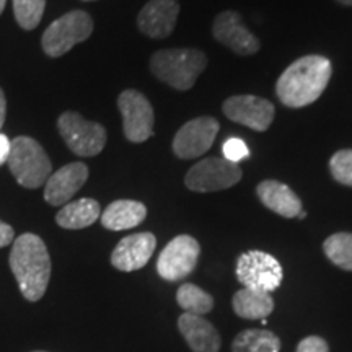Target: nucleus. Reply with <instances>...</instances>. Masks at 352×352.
<instances>
[{"instance_id": "obj_1", "label": "nucleus", "mask_w": 352, "mask_h": 352, "mask_svg": "<svg viewBox=\"0 0 352 352\" xmlns=\"http://www.w3.org/2000/svg\"><path fill=\"white\" fill-rule=\"evenodd\" d=\"M331 60L323 56H305L284 70L276 83L280 103L289 108H303L320 98L331 78Z\"/></svg>"}, {"instance_id": "obj_2", "label": "nucleus", "mask_w": 352, "mask_h": 352, "mask_svg": "<svg viewBox=\"0 0 352 352\" xmlns=\"http://www.w3.org/2000/svg\"><path fill=\"white\" fill-rule=\"evenodd\" d=\"M10 270L26 300L38 302L51 279V258L46 245L34 233H23L13 241Z\"/></svg>"}, {"instance_id": "obj_3", "label": "nucleus", "mask_w": 352, "mask_h": 352, "mask_svg": "<svg viewBox=\"0 0 352 352\" xmlns=\"http://www.w3.org/2000/svg\"><path fill=\"white\" fill-rule=\"evenodd\" d=\"M206 65L208 57L204 52L191 47L158 51L151 59L153 76L179 91H186L195 87Z\"/></svg>"}, {"instance_id": "obj_4", "label": "nucleus", "mask_w": 352, "mask_h": 352, "mask_svg": "<svg viewBox=\"0 0 352 352\" xmlns=\"http://www.w3.org/2000/svg\"><path fill=\"white\" fill-rule=\"evenodd\" d=\"M7 165L16 183L28 189L41 188L52 175V164L43 145L28 135L12 140Z\"/></svg>"}, {"instance_id": "obj_5", "label": "nucleus", "mask_w": 352, "mask_h": 352, "mask_svg": "<svg viewBox=\"0 0 352 352\" xmlns=\"http://www.w3.org/2000/svg\"><path fill=\"white\" fill-rule=\"evenodd\" d=\"M94 33V20L83 10H72L52 21L43 33L41 46L46 56L60 57Z\"/></svg>"}, {"instance_id": "obj_6", "label": "nucleus", "mask_w": 352, "mask_h": 352, "mask_svg": "<svg viewBox=\"0 0 352 352\" xmlns=\"http://www.w3.org/2000/svg\"><path fill=\"white\" fill-rule=\"evenodd\" d=\"M60 138L78 157H95L107 145V129L98 122L87 121L76 111H65L57 120Z\"/></svg>"}, {"instance_id": "obj_7", "label": "nucleus", "mask_w": 352, "mask_h": 352, "mask_svg": "<svg viewBox=\"0 0 352 352\" xmlns=\"http://www.w3.org/2000/svg\"><path fill=\"white\" fill-rule=\"evenodd\" d=\"M236 279L245 289L259 290V292H274L283 283V266L270 253L246 252L236 261Z\"/></svg>"}, {"instance_id": "obj_8", "label": "nucleus", "mask_w": 352, "mask_h": 352, "mask_svg": "<svg viewBox=\"0 0 352 352\" xmlns=\"http://www.w3.org/2000/svg\"><path fill=\"white\" fill-rule=\"evenodd\" d=\"M241 168L226 158L209 157L188 171L184 183L195 192H212L235 186L240 182Z\"/></svg>"}, {"instance_id": "obj_9", "label": "nucleus", "mask_w": 352, "mask_h": 352, "mask_svg": "<svg viewBox=\"0 0 352 352\" xmlns=\"http://www.w3.org/2000/svg\"><path fill=\"white\" fill-rule=\"evenodd\" d=\"M201 246L189 235H178L162 250L157 259V272L162 279L176 283L195 271Z\"/></svg>"}, {"instance_id": "obj_10", "label": "nucleus", "mask_w": 352, "mask_h": 352, "mask_svg": "<svg viewBox=\"0 0 352 352\" xmlns=\"http://www.w3.org/2000/svg\"><path fill=\"white\" fill-rule=\"evenodd\" d=\"M118 108L122 114V129L129 142L140 144L153 135V108L138 90H124L118 98Z\"/></svg>"}, {"instance_id": "obj_11", "label": "nucleus", "mask_w": 352, "mask_h": 352, "mask_svg": "<svg viewBox=\"0 0 352 352\" xmlns=\"http://www.w3.org/2000/svg\"><path fill=\"white\" fill-rule=\"evenodd\" d=\"M219 129V121L209 116L196 118V120L186 122L176 132L173 139L175 155L183 160H192V158L204 155L212 147Z\"/></svg>"}, {"instance_id": "obj_12", "label": "nucleus", "mask_w": 352, "mask_h": 352, "mask_svg": "<svg viewBox=\"0 0 352 352\" xmlns=\"http://www.w3.org/2000/svg\"><path fill=\"white\" fill-rule=\"evenodd\" d=\"M222 108L228 120L258 132L267 131L274 121V104L254 95L230 96Z\"/></svg>"}, {"instance_id": "obj_13", "label": "nucleus", "mask_w": 352, "mask_h": 352, "mask_svg": "<svg viewBox=\"0 0 352 352\" xmlns=\"http://www.w3.org/2000/svg\"><path fill=\"white\" fill-rule=\"evenodd\" d=\"M214 38L240 56H252L259 51V41L245 28L240 13L227 10L217 15L212 26Z\"/></svg>"}, {"instance_id": "obj_14", "label": "nucleus", "mask_w": 352, "mask_h": 352, "mask_svg": "<svg viewBox=\"0 0 352 352\" xmlns=\"http://www.w3.org/2000/svg\"><path fill=\"white\" fill-rule=\"evenodd\" d=\"M157 239L151 232H140L126 236L111 253V264L118 271L132 272L142 270L155 252Z\"/></svg>"}, {"instance_id": "obj_15", "label": "nucleus", "mask_w": 352, "mask_h": 352, "mask_svg": "<svg viewBox=\"0 0 352 352\" xmlns=\"http://www.w3.org/2000/svg\"><path fill=\"white\" fill-rule=\"evenodd\" d=\"M88 166L82 162L64 165L52 173L44 184V199L51 206H65L85 184Z\"/></svg>"}, {"instance_id": "obj_16", "label": "nucleus", "mask_w": 352, "mask_h": 352, "mask_svg": "<svg viewBox=\"0 0 352 352\" xmlns=\"http://www.w3.org/2000/svg\"><path fill=\"white\" fill-rule=\"evenodd\" d=\"M178 13L179 3L176 0H151L140 10L138 26L148 38H168L176 26Z\"/></svg>"}, {"instance_id": "obj_17", "label": "nucleus", "mask_w": 352, "mask_h": 352, "mask_svg": "<svg viewBox=\"0 0 352 352\" xmlns=\"http://www.w3.org/2000/svg\"><path fill=\"white\" fill-rule=\"evenodd\" d=\"M256 195L267 209L284 219L297 217L302 210L300 197L287 184L276 182V179H266V182L259 183Z\"/></svg>"}, {"instance_id": "obj_18", "label": "nucleus", "mask_w": 352, "mask_h": 352, "mask_svg": "<svg viewBox=\"0 0 352 352\" xmlns=\"http://www.w3.org/2000/svg\"><path fill=\"white\" fill-rule=\"evenodd\" d=\"M178 328L195 352H219L220 336L210 321L199 315L183 314L178 320Z\"/></svg>"}, {"instance_id": "obj_19", "label": "nucleus", "mask_w": 352, "mask_h": 352, "mask_svg": "<svg viewBox=\"0 0 352 352\" xmlns=\"http://www.w3.org/2000/svg\"><path fill=\"white\" fill-rule=\"evenodd\" d=\"M147 217V208L139 201H114L100 215L101 226L108 230L121 232L140 226Z\"/></svg>"}, {"instance_id": "obj_20", "label": "nucleus", "mask_w": 352, "mask_h": 352, "mask_svg": "<svg viewBox=\"0 0 352 352\" xmlns=\"http://www.w3.org/2000/svg\"><path fill=\"white\" fill-rule=\"evenodd\" d=\"M101 215L100 202L90 197L67 202L56 215L57 226L67 228V230H78L94 226Z\"/></svg>"}, {"instance_id": "obj_21", "label": "nucleus", "mask_w": 352, "mask_h": 352, "mask_svg": "<svg viewBox=\"0 0 352 352\" xmlns=\"http://www.w3.org/2000/svg\"><path fill=\"white\" fill-rule=\"evenodd\" d=\"M233 311L245 320H264L274 310V300L271 294L252 289H240L233 296Z\"/></svg>"}, {"instance_id": "obj_22", "label": "nucleus", "mask_w": 352, "mask_h": 352, "mask_svg": "<svg viewBox=\"0 0 352 352\" xmlns=\"http://www.w3.org/2000/svg\"><path fill=\"white\" fill-rule=\"evenodd\" d=\"M233 352H279L280 341L267 329H245L235 338Z\"/></svg>"}, {"instance_id": "obj_23", "label": "nucleus", "mask_w": 352, "mask_h": 352, "mask_svg": "<svg viewBox=\"0 0 352 352\" xmlns=\"http://www.w3.org/2000/svg\"><path fill=\"white\" fill-rule=\"evenodd\" d=\"M178 305L183 308L184 314L206 315L212 310L214 298L206 290H202L195 284H183L176 292Z\"/></svg>"}, {"instance_id": "obj_24", "label": "nucleus", "mask_w": 352, "mask_h": 352, "mask_svg": "<svg viewBox=\"0 0 352 352\" xmlns=\"http://www.w3.org/2000/svg\"><path fill=\"white\" fill-rule=\"evenodd\" d=\"M329 261L344 271H352V233H334L323 243Z\"/></svg>"}, {"instance_id": "obj_25", "label": "nucleus", "mask_w": 352, "mask_h": 352, "mask_svg": "<svg viewBox=\"0 0 352 352\" xmlns=\"http://www.w3.org/2000/svg\"><path fill=\"white\" fill-rule=\"evenodd\" d=\"M46 0H13V15L23 30H34L41 23Z\"/></svg>"}, {"instance_id": "obj_26", "label": "nucleus", "mask_w": 352, "mask_h": 352, "mask_svg": "<svg viewBox=\"0 0 352 352\" xmlns=\"http://www.w3.org/2000/svg\"><path fill=\"white\" fill-rule=\"evenodd\" d=\"M329 171H331L333 178L338 183L346 184V186H352V151L346 148V151L336 152L329 160Z\"/></svg>"}, {"instance_id": "obj_27", "label": "nucleus", "mask_w": 352, "mask_h": 352, "mask_svg": "<svg viewBox=\"0 0 352 352\" xmlns=\"http://www.w3.org/2000/svg\"><path fill=\"white\" fill-rule=\"evenodd\" d=\"M222 151H223V158L228 162H232V164H236V165H239L241 160H245V158L250 157L248 145H246L243 140L239 138L228 139L227 142L223 144Z\"/></svg>"}, {"instance_id": "obj_28", "label": "nucleus", "mask_w": 352, "mask_h": 352, "mask_svg": "<svg viewBox=\"0 0 352 352\" xmlns=\"http://www.w3.org/2000/svg\"><path fill=\"white\" fill-rule=\"evenodd\" d=\"M297 352H329L328 342L320 336H308L300 341Z\"/></svg>"}, {"instance_id": "obj_29", "label": "nucleus", "mask_w": 352, "mask_h": 352, "mask_svg": "<svg viewBox=\"0 0 352 352\" xmlns=\"http://www.w3.org/2000/svg\"><path fill=\"white\" fill-rule=\"evenodd\" d=\"M15 239V230L8 223L0 220V248H6Z\"/></svg>"}, {"instance_id": "obj_30", "label": "nucleus", "mask_w": 352, "mask_h": 352, "mask_svg": "<svg viewBox=\"0 0 352 352\" xmlns=\"http://www.w3.org/2000/svg\"><path fill=\"white\" fill-rule=\"evenodd\" d=\"M10 147H12V140L8 139L6 134L0 132V166L7 165L8 155H10Z\"/></svg>"}, {"instance_id": "obj_31", "label": "nucleus", "mask_w": 352, "mask_h": 352, "mask_svg": "<svg viewBox=\"0 0 352 352\" xmlns=\"http://www.w3.org/2000/svg\"><path fill=\"white\" fill-rule=\"evenodd\" d=\"M6 116H7V100H6V94L0 88V132H2L3 122H6Z\"/></svg>"}, {"instance_id": "obj_32", "label": "nucleus", "mask_w": 352, "mask_h": 352, "mask_svg": "<svg viewBox=\"0 0 352 352\" xmlns=\"http://www.w3.org/2000/svg\"><path fill=\"white\" fill-rule=\"evenodd\" d=\"M338 2L342 3V6H346V7H352V0H338Z\"/></svg>"}, {"instance_id": "obj_33", "label": "nucleus", "mask_w": 352, "mask_h": 352, "mask_svg": "<svg viewBox=\"0 0 352 352\" xmlns=\"http://www.w3.org/2000/svg\"><path fill=\"white\" fill-rule=\"evenodd\" d=\"M6 3H7V0H0V15H2L3 8H6Z\"/></svg>"}, {"instance_id": "obj_34", "label": "nucleus", "mask_w": 352, "mask_h": 352, "mask_svg": "<svg viewBox=\"0 0 352 352\" xmlns=\"http://www.w3.org/2000/svg\"><path fill=\"white\" fill-rule=\"evenodd\" d=\"M305 217H307L305 210H300V212H298V215H297V219H300V220H303Z\"/></svg>"}, {"instance_id": "obj_35", "label": "nucleus", "mask_w": 352, "mask_h": 352, "mask_svg": "<svg viewBox=\"0 0 352 352\" xmlns=\"http://www.w3.org/2000/svg\"><path fill=\"white\" fill-rule=\"evenodd\" d=\"M34 352H43V351H34Z\"/></svg>"}, {"instance_id": "obj_36", "label": "nucleus", "mask_w": 352, "mask_h": 352, "mask_svg": "<svg viewBox=\"0 0 352 352\" xmlns=\"http://www.w3.org/2000/svg\"><path fill=\"white\" fill-rule=\"evenodd\" d=\"M87 2H91V0H87Z\"/></svg>"}]
</instances>
